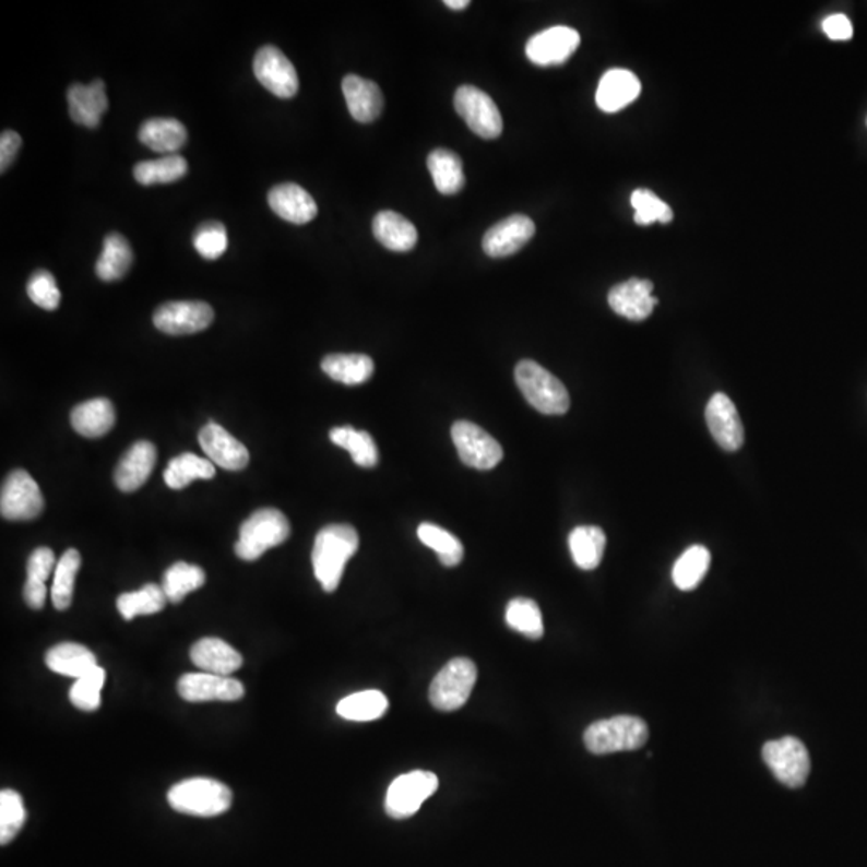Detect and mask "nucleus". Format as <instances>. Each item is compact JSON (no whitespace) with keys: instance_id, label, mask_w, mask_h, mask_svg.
<instances>
[{"instance_id":"35","label":"nucleus","mask_w":867,"mask_h":867,"mask_svg":"<svg viewBox=\"0 0 867 867\" xmlns=\"http://www.w3.org/2000/svg\"><path fill=\"white\" fill-rule=\"evenodd\" d=\"M206 582V573L200 566L176 562L164 572L162 589L167 601L179 604L190 593L197 592Z\"/></svg>"},{"instance_id":"1","label":"nucleus","mask_w":867,"mask_h":867,"mask_svg":"<svg viewBox=\"0 0 867 867\" xmlns=\"http://www.w3.org/2000/svg\"><path fill=\"white\" fill-rule=\"evenodd\" d=\"M357 531L349 524H331L317 534L312 549L316 579L326 593L336 592L344 569L358 549Z\"/></svg>"},{"instance_id":"16","label":"nucleus","mask_w":867,"mask_h":867,"mask_svg":"<svg viewBox=\"0 0 867 867\" xmlns=\"http://www.w3.org/2000/svg\"><path fill=\"white\" fill-rule=\"evenodd\" d=\"M706 425L715 442L726 452H736L744 443V426L736 405L728 395L716 392L705 409Z\"/></svg>"},{"instance_id":"11","label":"nucleus","mask_w":867,"mask_h":867,"mask_svg":"<svg viewBox=\"0 0 867 867\" xmlns=\"http://www.w3.org/2000/svg\"><path fill=\"white\" fill-rule=\"evenodd\" d=\"M452 439L461 461L474 470H494L503 459L500 443L474 423L456 421L452 426Z\"/></svg>"},{"instance_id":"31","label":"nucleus","mask_w":867,"mask_h":867,"mask_svg":"<svg viewBox=\"0 0 867 867\" xmlns=\"http://www.w3.org/2000/svg\"><path fill=\"white\" fill-rule=\"evenodd\" d=\"M322 370L331 380L357 385L373 377L375 364L364 354H331L323 358Z\"/></svg>"},{"instance_id":"51","label":"nucleus","mask_w":867,"mask_h":867,"mask_svg":"<svg viewBox=\"0 0 867 867\" xmlns=\"http://www.w3.org/2000/svg\"><path fill=\"white\" fill-rule=\"evenodd\" d=\"M822 29H824L826 36L832 40H846L852 39L853 36V26L850 23V20L846 19L845 15H831L824 20L822 23Z\"/></svg>"},{"instance_id":"44","label":"nucleus","mask_w":867,"mask_h":867,"mask_svg":"<svg viewBox=\"0 0 867 867\" xmlns=\"http://www.w3.org/2000/svg\"><path fill=\"white\" fill-rule=\"evenodd\" d=\"M26 821L22 795L12 788L0 792V843L7 845L22 831Z\"/></svg>"},{"instance_id":"19","label":"nucleus","mask_w":867,"mask_h":867,"mask_svg":"<svg viewBox=\"0 0 867 867\" xmlns=\"http://www.w3.org/2000/svg\"><path fill=\"white\" fill-rule=\"evenodd\" d=\"M535 235V224L531 217L514 214L498 222L487 231L483 248L490 258L513 256Z\"/></svg>"},{"instance_id":"40","label":"nucleus","mask_w":867,"mask_h":867,"mask_svg":"<svg viewBox=\"0 0 867 867\" xmlns=\"http://www.w3.org/2000/svg\"><path fill=\"white\" fill-rule=\"evenodd\" d=\"M189 164L180 155H166L164 158L135 164L134 179L140 186L173 183L186 177Z\"/></svg>"},{"instance_id":"10","label":"nucleus","mask_w":867,"mask_h":867,"mask_svg":"<svg viewBox=\"0 0 867 867\" xmlns=\"http://www.w3.org/2000/svg\"><path fill=\"white\" fill-rule=\"evenodd\" d=\"M455 109L467 128L483 139H497L503 132L500 109L486 92L474 85H461L456 91Z\"/></svg>"},{"instance_id":"13","label":"nucleus","mask_w":867,"mask_h":867,"mask_svg":"<svg viewBox=\"0 0 867 867\" xmlns=\"http://www.w3.org/2000/svg\"><path fill=\"white\" fill-rule=\"evenodd\" d=\"M254 74L275 97L293 98L298 94L299 78L295 64L276 47L259 49L254 58Z\"/></svg>"},{"instance_id":"45","label":"nucleus","mask_w":867,"mask_h":867,"mask_svg":"<svg viewBox=\"0 0 867 867\" xmlns=\"http://www.w3.org/2000/svg\"><path fill=\"white\" fill-rule=\"evenodd\" d=\"M105 679H107V674L102 667L94 668L91 674L78 678L70 689L71 704L84 712H95L100 709Z\"/></svg>"},{"instance_id":"15","label":"nucleus","mask_w":867,"mask_h":867,"mask_svg":"<svg viewBox=\"0 0 867 867\" xmlns=\"http://www.w3.org/2000/svg\"><path fill=\"white\" fill-rule=\"evenodd\" d=\"M579 46L580 34L575 29L555 26L535 34L525 46V55L538 67H558L566 63Z\"/></svg>"},{"instance_id":"18","label":"nucleus","mask_w":867,"mask_h":867,"mask_svg":"<svg viewBox=\"0 0 867 867\" xmlns=\"http://www.w3.org/2000/svg\"><path fill=\"white\" fill-rule=\"evenodd\" d=\"M198 440L207 459L217 466L227 471H241L248 466V449L217 423H207L198 434Z\"/></svg>"},{"instance_id":"30","label":"nucleus","mask_w":867,"mask_h":867,"mask_svg":"<svg viewBox=\"0 0 867 867\" xmlns=\"http://www.w3.org/2000/svg\"><path fill=\"white\" fill-rule=\"evenodd\" d=\"M570 555L582 570H593L603 561L606 534L596 525H579L569 535Z\"/></svg>"},{"instance_id":"39","label":"nucleus","mask_w":867,"mask_h":867,"mask_svg":"<svg viewBox=\"0 0 867 867\" xmlns=\"http://www.w3.org/2000/svg\"><path fill=\"white\" fill-rule=\"evenodd\" d=\"M167 601L164 595L163 589L155 583H146L139 592L122 593L116 601L119 614L122 619L132 620L139 616H153V614L162 613Z\"/></svg>"},{"instance_id":"53","label":"nucleus","mask_w":867,"mask_h":867,"mask_svg":"<svg viewBox=\"0 0 867 867\" xmlns=\"http://www.w3.org/2000/svg\"><path fill=\"white\" fill-rule=\"evenodd\" d=\"M446 5L452 10H464L470 7V0H447Z\"/></svg>"},{"instance_id":"3","label":"nucleus","mask_w":867,"mask_h":867,"mask_svg":"<svg viewBox=\"0 0 867 867\" xmlns=\"http://www.w3.org/2000/svg\"><path fill=\"white\" fill-rule=\"evenodd\" d=\"M648 739H650V728L646 722L630 715L599 720L590 725L583 734L586 749L595 756L638 750L648 743Z\"/></svg>"},{"instance_id":"28","label":"nucleus","mask_w":867,"mask_h":867,"mask_svg":"<svg viewBox=\"0 0 867 867\" xmlns=\"http://www.w3.org/2000/svg\"><path fill=\"white\" fill-rule=\"evenodd\" d=\"M373 234L389 251L407 252L415 248L418 241L415 225L394 211H382L375 217Z\"/></svg>"},{"instance_id":"23","label":"nucleus","mask_w":867,"mask_h":867,"mask_svg":"<svg viewBox=\"0 0 867 867\" xmlns=\"http://www.w3.org/2000/svg\"><path fill=\"white\" fill-rule=\"evenodd\" d=\"M190 658L200 670L222 677H230L244 665L240 652L218 638H203L197 641L191 646Z\"/></svg>"},{"instance_id":"43","label":"nucleus","mask_w":867,"mask_h":867,"mask_svg":"<svg viewBox=\"0 0 867 867\" xmlns=\"http://www.w3.org/2000/svg\"><path fill=\"white\" fill-rule=\"evenodd\" d=\"M507 623L528 640H541L545 633L541 607L528 597H515L507 607Z\"/></svg>"},{"instance_id":"8","label":"nucleus","mask_w":867,"mask_h":867,"mask_svg":"<svg viewBox=\"0 0 867 867\" xmlns=\"http://www.w3.org/2000/svg\"><path fill=\"white\" fill-rule=\"evenodd\" d=\"M437 787L439 780L431 771L416 770L402 774L388 788L385 813L392 819L412 818Z\"/></svg>"},{"instance_id":"6","label":"nucleus","mask_w":867,"mask_h":867,"mask_svg":"<svg viewBox=\"0 0 867 867\" xmlns=\"http://www.w3.org/2000/svg\"><path fill=\"white\" fill-rule=\"evenodd\" d=\"M476 679L477 668L473 661L453 658L432 679L429 701L440 712H455L471 698Z\"/></svg>"},{"instance_id":"14","label":"nucleus","mask_w":867,"mask_h":867,"mask_svg":"<svg viewBox=\"0 0 867 867\" xmlns=\"http://www.w3.org/2000/svg\"><path fill=\"white\" fill-rule=\"evenodd\" d=\"M177 691L183 701L197 702H235L244 699V682L231 677L214 674H187L177 682Z\"/></svg>"},{"instance_id":"48","label":"nucleus","mask_w":867,"mask_h":867,"mask_svg":"<svg viewBox=\"0 0 867 867\" xmlns=\"http://www.w3.org/2000/svg\"><path fill=\"white\" fill-rule=\"evenodd\" d=\"M26 292L29 299L43 309L55 310L60 306L61 293L49 271L34 272L27 282Z\"/></svg>"},{"instance_id":"42","label":"nucleus","mask_w":867,"mask_h":867,"mask_svg":"<svg viewBox=\"0 0 867 867\" xmlns=\"http://www.w3.org/2000/svg\"><path fill=\"white\" fill-rule=\"evenodd\" d=\"M418 538L439 556L440 565L455 568L463 561L464 548L459 538L431 522H423L418 527Z\"/></svg>"},{"instance_id":"26","label":"nucleus","mask_w":867,"mask_h":867,"mask_svg":"<svg viewBox=\"0 0 867 867\" xmlns=\"http://www.w3.org/2000/svg\"><path fill=\"white\" fill-rule=\"evenodd\" d=\"M139 140L153 152L176 155L187 140L186 126L173 118H153L143 122L139 131Z\"/></svg>"},{"instance_id":"49","label":"nucleus","mask_w":867,"mask_h":867,"mask_svg":"<svg viewBox=\"0 0 867 867\" xmlns=\"http://www.w3.org/2000/svg\"><path fill=\"white\" fill-rule=\"evenodd\" d=\"M55 568H57V561H55L52 549L46 548V546L34 549V551L31 553L29 559H27V579L47 582V579H49Z\"/></svg>"},{"instance_id":"24","label":"nucleus","mask_w":867,"mask_h":867,"mask_svg":"<svg viewBox=\"0 0 867 867\" xmlns=\"http://www.w3.org/2000/svg\"><path fill=\"white\" fill-rule=\"evenodd\" d=\"M641 82L631 71L616 68L601 78L596 91L597 107L606 112H617L637 100Z\"/></svg>"},{"instance_id":"29","label":"nucleus","mask_w":867,"mask_h":867,"mask_svg":"<svg viewBox=\"0 0 867 867\" xmlns=\"http://www.w3.org/2000/svg\"><path fill=\"white\" fill-rule=\"evenodd\" d=\"M116 413L108 399H92L71 412V425L81 436L95 439L111 431Z\"/></svg>"},{"instance_id":"2","label":"nucleus","mask_w":867,"mask_h":867,"mask_svg":"<svg viewBox=\"0 0 867 867\" xmlns=\"http://www.w3.org/2000/svg\"><path fill=\"white\" fill-rule=\"evenodd\" d=\"M234 794L225 784L211 777H191L180 781L167 792V801L179 813L214 818L227 813Z\"/></svg>"},{"instance_id":"38","label":"nucleus","mask_w":867,"mask_h":867,"mask_svg":"<svg viewBox=\"0 0 867 867\" xmlns=\"http://www.w3.org/2000/svg\"><path fill=\"white\" fill-rule=\"evenodd\" d=\"M710 561H712V556L705 546L696 545L686 549L675 562L674 572H672V579H674L677 589L681 592H691V590L698 589L699 583L709 572Z\"/></svg>"},{"instance_id":"4","label":"nucleus","mask_w":867,"mask_h":867,"mask_svg":"<svg viewBox=\"0 0 867 867\" xmlns=\"http://www.w3.org/2000/svg\"><path fill=\"white\" fill-rule=\"evenodd\" d=\"M514 378L525 401L543 415H565L568 412L570 407L568 389L537 361H519Z\"/></svg>"},{"instance_id":"37","label":"nucleus","mask_w":867,"mask_h":867,"mask_svg":"<svg viewBox=\"0 0 867 867\" xmlns=\"http://www.w3.org/2000/svg\"><path fill=\"white\" fill-rule=\"evenodd\" d=\"M330 439L334 446L346 449L353 456L354 463L360 467H375L380 461L377 442L368 432L357 431L351 426H341L331 429Z\"/></svg>"},{"instance_id":"25","label":"nucleus","mask_w":867,"mask_h":867,"mask_svg":"<svg viewBox=\"0 0 867 867\" xmlns=\"http://www.w3.org/2000/svg\"><path fill=\"white\" fill-rule=\"evenodd\" d=\"M343 92L347 108L355 121L367 124V122H373L380 118L384 98H382V92L377 82L349 74L344 78Z\"/></svg>"},{"instance_id":"32","label":"nucleus","mask_w":867,"mask_h":867,"mask_svg":"<svg viewBox=\"0 0 867 867\" xmlns=\"http://www.w3.org/2000/svg\"><path fill=\"white\" fill-rule=\"evenodd\" d=\"M134 252L131 245L121 234H109L105 238L104 251L95 264L97 276L104 282H116L124 278L126 273L132 268Z\"/></svg>"},{"instance_id":"41","label":"nucleus","mask_w":867,"mask_h":867,"mask_svg":"<svg viewBox=\"0 0 867 867\" xmlns=\"http://www.w3.org/2000/svg\"><path fill=\"white\" fill-rule=\"evenodd\" d=\"M81 568V555L78 549L64 551L57 562L54 575L52 603L55 609L67 610L73 603L74 582Z\"/></svg>"},{"instance_id":"33","label":"nucleus","mask_w":867,"mask_h":867,"mask_svg":"<svg viewBox=\"0 0 867 867\" xmlns=\"http://www.w3.org/2000/svg\"><path fill=\"white\" fill-rule=\"evenodd\" d=\"M216 467L213 461L200 459L194 453H182L169 461L164 471V483L174 490H182L197 479H213Z\"/></svg>"},{"instance_id":"12","label":"nucleus","mask_w":867,"mask_h":867,"mask_svg":"<svg viewBox=\"0 0 867 867\" xmlns=\"http://www.w3.org/2000/svg\"><path fill=\"white\" fill-rule=\"evenodd\" d=\"M214 322V310L203 300H176L156 309L153 323L159 331L173 336L194 334L206 330Z\"/></svg>"},{"instance_id":"52","label":"nucleus","mask_w":867,"mask_h":867,"mask_svg":"<svg viewBox=\"0 0 867 867\" xmlns=\"http://www.w3.org/2000/svg\"><path fill=\"white\" fill-rule=\"evenodd\" d=\"M23 597H25L27 606L31 609H43L47 599L46 582H40L36 579H26L25 589H23Z\"/></svg>"},{"instance_id":"34","label":"nucleus","mask_w":867,"mask_h":867,"mask_svg":"<svg viewBox=\"0 0 867 867\" xmlns=\"http://www.w3.org/2000/svg\"><path fill=\"white\" fill-rule=\"evenodd\" d=\"M429 173H431L436 189L442 194H456L463 190L464 179L463 163L456 153L447 149L434 150L428 156Z\"/></svg>"},{"instance_id":"5","label":"nucleus","mask_w":867,"mask_h":867,"mask_svg":"<svg viewBox=\"0 0 867 867\" xmlns=\"http://www.w3.org/2000/svg\"><path fill=\"white\" fill-rule=\"evenodd\" d=\"M292 525L288 519L275 508H262L249 515L241 524L240 538L235 553L244 561H258L268 549L282 545L289 538Z\"/></svg>"},{"instance_id":"7","label":"nucleus","mask_w":867,"mask_h":867,"mask_svg":"<svg viewBox=\"0 0 867 867\" xmlns=\"http://www.w3.org/2000/svg\"><path fill=\"white\" fill-rule=\"evenodd\" d=\"M764 763L784 786L798 788L805 786L811 771L810 753L797 737H781L764 744L761 750Z\"/></svg>"},{"instance_id":"27","label":"nucleus","mask_w":867,"mask_h":867,"mask_svg":"<svg viewBox=\"0 0 867 867\" xmlns=\"http://www.w3.org/2000/svg\"><path fill=\"white\" fill-rule=\"evenodd\" d=\"M46 664L55 674L68 678H81L97 668V657L88 648L78 643H60L50 648Z\"/></svg>"},{"instance_id":"46","label":"nucleus","mask_w":867,"mask_h":867,"mask_svg":"<svg viewBox=\"0 0 867 867\" xmlns=\"http://www.w3.org/2000/svg\"><path fill=\"white\" fill-rule=\"evenodd\" d=\"M631 206L634 207V222L638 225H650L652 222L668 224L674 218L672 207L651 190H634L631 193Z\"/></svg>"},{"instance_id":"9","label":"nucleus","mask_w":867,"mask_h":867,"mask_svg":"<svg viewBox=\"0 0 867 867\" xmlns=\"http://www.w3.org/2000/svg\"><path fill=\"white\" fill-rule=\"evenodd\" d=\"M44 511V497L36 480L25 470L7 477L0 494V514L9 521H33Z\"/></svg>"},{"instance_id":"20","label":"nucleus","mask_w":867,"mask_h":867,"mask_svg":"<svg viewBox=\"0 0 867 867\" xmlns=\"http://www.w3.org/2000/svg\"><path fill=\"white\" fill-rule=\"evenodd\" d=\"M156 456V447L152 442H135L116 466L115 483L119 490L126 494L139 490L152 476Z\"/></svg>"},{"instance_id":"47","label":"nucleus","mask_w":867,"mask_h":867,"mask_svg":"<svg viewBox=\"0 0 867 867\" xmlns=\"http://www.w3.org/2000/svg\"><path fill=\"white\" fill-rule=\"evenodd\" d=\"M194 249L207 261H216L227 251V230L221 222H204L193 235Z\"/></svg>"},{"instance_id":"22","label":"nucleus","mask_w":867,"mask_h":867,"mask_svg":"<svg viewBox=\"0 0 867 867\" xmlns=\"http://www.w3.org/2000/svg\"><path fill=\"white\" fill-rule=\"evenodd\" d=\"M269 206L276 216L292 224L304 225L319 214L316 200L309 191L296 183H282L269 191Z\"/></svg>"},{"instance_id":"21","label":"nucleus","mask_w":867,"mask_h":867,"mask_svg":"<svg viewBox=\"0 0 867 867\" xmlns=\"http://www.w3.org/2000/svg\"><path fill=\"white\" fill-rule=\"evenodd\" d=\"M70 116L76 124L95 129L100 126L102 116L107 112L108 97L105 82L95 80L92 84H73L68 88Z\"/></svg>"},{"instance_id":"17","label":"nucleus","mask_w":867,"mask_h":867,"mask_svg":"<svg viewBox=\"0 0 867 867\" xmlns=\"http://www.w3.org/2000/svg\"><path fill=\"white\" fill-rule=\"evenodd\" d=\"M654 285L650 280L630 278L614 286L607 296L610 309L631 322H641L654 312L657 298L652 296Z\"/></svg>"},{"instance_id":"50","label":"nucleus","mask_w":867,"mask_h":867,"mask_svg":"<svg viewBox=\"0 0 867 867\" xmlns=\"http://www.w3.org/2000/svg\"><path fill=\"white\" fill-rule=\"evenodd\" d=\"M22 146V136L13 131H3L0 136V170L5 173L7 167L13 163Z\"/></svg>"},{"instance_id":"36","label":"nucleus","mask_w":867,"mask_h":867,"mask_svg":"<svg viewBox=\"0 0 867 867\" xmlns=\"http://www.w3.org/2000/svg\"><path fill=\"white\" fill-rule=\"evenodd\" d=\"M389 709V701L381 691L354 692L336 706L337 715L349 722H375L381 718Z\"/></svg>"}]
</instances>
